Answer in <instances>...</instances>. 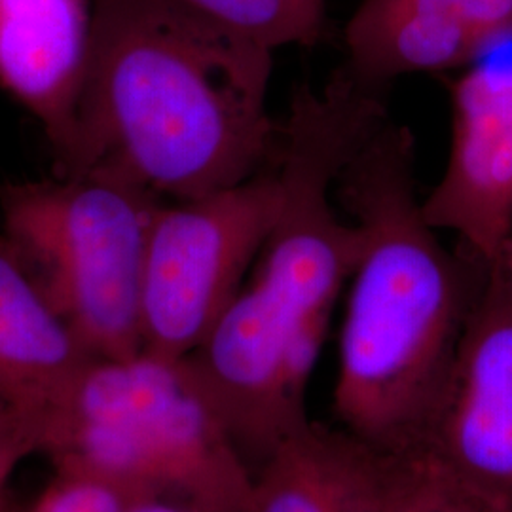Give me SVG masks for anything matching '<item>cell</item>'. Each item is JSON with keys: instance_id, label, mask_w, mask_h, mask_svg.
Segmentation results:
<instances>
[{"instance_id": "6da1fadb", "label": "cell", "mask_w": 512, "mask_h": 512, "mask_svg": "<svg viewBox=\"0 0 512 512\" xmlns=\"http://www.w3.org/2000/svg\"><path fill=\"white\" fill-rule=\"evenodd\" d=\"M90 54L71 147L55 175L124 179L186 202L274 158L270 50L183 0H92Z\"/></svg>"}, {"instance_id": "7a4b0ae2", "label": "cell", "mask_w": 512, "mask_h": 512, "mask_svg": "<svg viewBox=\"0 0 512 512\" xmlns=\"http://www.w3.org/2000/svg\"><path fill=\"white\" fill-rule=\"evenodd\" d=\"M336 188L363 234L332 391L336 425L384 454L408 456L450 376L486 264L461 262L435 238L403 126L387 120Z\"/></svg>"}, {"instance_id": "3957f363", "label": "cell", "mask_w": 512, "mask_h": 512, "mask_svg": "<svg viewBox=\"0 0 512 512\" xmlns=\"http://www.w3.org/2000/svg\"><path fill=\"white\" fill-rule=\"evenodd\" d=\"M357 260L348 226L315 209L285 211L251 277L184 357L253 473L311 421L313 368Z\"/></svg>"}, {"instance_id": "277c9868", "label": "cell", "mask_w": 512, "mask_h": 512, "mask_svg": "<svg viewBox=\"0 0 512 512\" xmlns=\"http://www.w3.org/2000/svg\"><path fill=\"white\" fill-rule=\"evenodd\" d=\"M55 471L93 476L137 499L243 512L253 471L186 359L139 351L95 359L42 452Z\"/></svg>"}, {"instance_id": "5b68a950", "label": "cell", "mask_w": 512, "mask_h": 512, "mask_svg": "<svg viewBox=\"0 0 512 512\" xmlns=\"http://www.w3.org/2000/svg\"><path fill=\"white\" fill-rule=\"evenodd\" d=\"M162 203L105 175L0 184L2 234L97 359L143 351L148 238Z\"/></svg>"}, {"instance_id": "8992f818", "label": "cell", "mask_w": 512, "mask_h": 512, "mask_svg": "<svg viewBox=\"0 0 512 512\" xmlns=\"http://www.w3.org/2000/svg\"><path fill=\"white\" fill-rule=\"evenodd\" d=\"M283 203L274 158L251 179L186 202L152 222L143 279V349L184 359L245 283Z\"/></svg>"}, {"instance_id": "52a82bcc", "label": "cell", "mask_w": 512, "mask_h": 512, "mask_svg": "<svg viewBox=\"0 0 512 512\" xmlns=\"http://www.w3.org/2000/svg\"><path fill=\"white\" fill-rule=\"evenodd\" d=\"M495 512H512V275L486 266L456 361L414 452Z\"/></svg>"}, {"instance_id": "ba28073f", "label": "cell", "mask_w": 512, "mask_h": 512, "mask_svg": "<svg viewBox=\"0 0 512 512\" xmlns=\"http://www.w3.org/2000/svg\"><path fill=\"white\" fill-rule=\"evenodd\" d=\"M452 114L448 165L421 211L431 228L458 232L469 253L497 266L512 243V40L456 80Z\"/></svg>"}, {"instance_id": "9c48e42d", "label": "cell", "mask_w": 512, "mask_h": 512, "mask_svg": "<svg viewBox=\"0 0 512 512\" xmlns=\"http://www.w3.org/2000/svg\"><path fill=\"white\" fill-rule=\"evenodd\" d=\"M344 37L349 73L378 86L473 63L512 37V0H363Z\"/></svg>"}, {"instance_id": "30bf717a", "label": "cell", "mask_w": 512, "mask_h": 512, "mask_svg": "<svg viewBox=\"0 0 512 512\" xmlns=\"http://www.w3.org/2000/svg\"><path fill=\"white\" fill-rule=\"evenodd\" d=\"M92 23V0H0V88L37 118L55 162L73 141Z\"/></svg>"}, {"instance_id": "8fae6325", "label": "cell", "mask_w": 512, "mask_h": 512, "mask_svg": "<svg viewBox=\"0 0 512 512\" xmlns=\"http://www.w3.org/2000/svg\"><path fill=\"white\" fill-rule=\"evenodd\" d=\"M95 359L0 232V403L44 440Z\"/></svg>"}, {"instance_id": "7c38bea8", "label": "cell", "mask_w": 512, "mask_h": 512, "mask_svg": "<svg viewBox=\"0 0 512 512\" xmlns=\"http://www.w3.org/2000/svg\"><path fill=\"white\" fill-rule=\"evenodd\" d=\"M403 456L310 421L253 473L243 512H393Z\"/></svg>"}, {"instance_id": "4fadbf2b", "label": "cell", "mask_w": 512, "mask_h": 512, "mask_svg": "<svg viewBox=\"0 0 512 512\" xmlns=\"http://www.w3.org/2000/svg\"><path fill=\"white\" fill-rule=\"evenodd\" d=\"M205 18L274 52L323 37L325 0H183Z\"/></svg>"}, {"instance_id": "5bb4252c", "label": "cell", "mask_w": 512, "mask_h": 512, "mask_svg": "<svg viewBox=\"0 0 512 512\" xmlns=\"http://www.w3.org/2000/svg\"><path fill=\"white\" fill-rule=\"evenodd\" d=\"M393 512H495L416 454L403 456Z\"/></svg>"}, {"instance_id": "9a60e30c", "label": "cell", "mask_w": 512, "mask_h": 512, "mask_svg": "<svg viewBox=\"0 0 512 512\" xmlns=\"http://www.w3.org/2000/svg\"><path fill=\"white\" fill-rule=\"evenodd\" d=\"M128 503L126 495L99 478L55 471L52 484L27 512H124Z\"/></svg>"}, {"instance_id": "2e32d148", "label": "cell", "mask_w": 512, "mask_h": 512, "mask_svg": "<svg viewBox=\"0 0 512 512\" xmlns=\"http://www.w3.org/2000/svg\"><path fill=\"white\" fill-rule=\"evenodd\" d=\"M42 450L37 427L14 408L0 403V497L19 465Z\"/></svg>"}, {"instance_id": "e0dca14e", "label": "cell", "mask_w": 512, "mask_h": 512, "mask_svg": "<svg viewBox=\"0 0 512 512\" xmlns=\"http://www.w3.org/2000/svg\"><path fill=\"white\" fill-rule=\"evenodd\" d=\"M124 512H194L186 509L183 505L175 503V501H167V499H137V501H129Z\"/></svg>"}]
</instances>
